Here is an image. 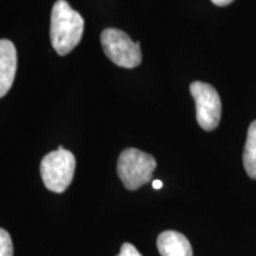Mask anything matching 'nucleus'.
I'll return each mask as SVG.
<instances>
[{"label": "nucleus", "instance_id": "nucleus-9", "mask_svg": "<svg viewBox=\"0 0 256 256\" xmlns=\"http://www.w3.org/2000/svg\"><path fill=\"white\" fill-rule=\"evenodd\" d=\"M0 256H14V243L10 234L0 228Z\"/></svg>", "mask_w": 256, "mask_h": 256}, {"label": "nucleus", "instance_id": "nucleus-7", "mask_svg": "<svg viewBox=\"0 0 256 256\" xmlns=\"http://www.w3.org/2000/svg\"><path fill=\"white\" fill-rule=\"evenodd\" d=\"M156 247L162 256H192V247L183 234L168 230L156 240Z\"/></svg>", "mask_w": 256, "mask_h": 256}, {"label": "nucleus", "instance_id": "nucleus-5", "mask_svg": "<svg viewBox=\"0 0 256 256\" xmlns=\"http://www.w3.org/2000/svg\"><path fill=\"white\" fill-rule=\"evenodd\" d=\"M190 92L196 104L197 122L204 130H214L220 124L222 104L218 92L209 83L192 82Z\"/></svg>", "mask_w": 256, "mask_h": 256}, {"label": "nucleus", "instance_id": "nucleus-12", "mask_svg": "<svg viewBox=\"0 0 256 256\" xmlns=\"http://www.w3.org/2000/svg\"><path fill=\"white\" fill-rule=\"evenodd\" d=\"M153 188H156V190H159V188H162V183L160 180H153Z\"/></svg>", "mask_w": 256, "mask_h": 256}, {"label": "nucleus", "instance_id": "nucleus-8", "mask_svg": "<svg viewBox=\"0 0 256 256\" xmlns=\"http://www.w3.org/2000/svg\"><path fill=\"white\" fill-rule=\"evenodd\" d=\"M243 166L252 179H256V120L249 126L243 152Z\"/></svg>", "mask_w": 256, "mask_h": 256}, {"label": "nucleus", "instance_id": "nucleus-1", "mask_svg": "<svg viewBox=\"0 0 256 256\" xmlns=\"http://www.w3.org/2000/svg\"><path fill=\"white\" fill-rule=\"evenodd\" d=\"M84 30L82 16L66 0H57L51 11L50 40L54 50L66 56L78 46Z\"/></svg>", "mask_w": 256, "mask_h": 256}, {"label": "nucleus", "instance_id": "nucleus-3", "mask_svg": "<svg viewBox=\"0 0 256 256\" xmlns=\"http://www.w3.org/2000/svg\"><path fill=\"white\" fill-rule=\"evenodd\" d=\"M76 160L70 151L62 146L44 156L40 162L42 180L48 190L62 194L72 184L75 174Z\"/></svg>", "mask_w": 256, "mask_h": 256}, {"label": "nucleus", "instance_id": "nucleus-6", "mask_svg": "<svg viewBox=\"0 0 256 256\" xmlns=\"http://www.w3.org/2000/svg\"><path fill=\"white\" fill-rule=\"evenodd\" d=\"M17 72V50L8 40H0V98L14 84Z\"/></svg>", "mask_w": 256, "mask_h": 256}, {"label": "nucleus", "instance_id": "nucleus-2", "mask_svg": "<svg viewBox=\"0 0 256 256\" xmlns=\"http://www.w3.org/2000/svg\"><path fill=\"white\" fill-rule=\"evenodd\" d=\"M156 162L151 154L136 148H126L118 159V176L127 190L134 191L152 180Z\"/></svg>", "mask_w": 256, "mask_h": 256}, {"label": "nucleus", "instance_id": "nucleus-10", "mask_svg": "<svg viewBox=\"0 0 256 256\" xmlns=\"http://www.w3.org/2000/svg\"><path fill=\"white\" fill-rule=\"evenodd\" d=\"M118 256H142L139 252L136 250V248L134 247L130 243H124L122 247H121L120 254Z\"/></svg>", "mask_w": 256, "mask_h": 256}, {"label": "nucleus", "instance_id": "nucleus-4", "mask_svg": "<svg viewBox=\"0 0 256 256\" xmlns=\"http://www.w3.org/2000/svg\"><path fill=\"white\" fill-rule=\"evenodd\" d=\"M101 44L106 56L121 68L132 69L142 63L139 42H133L119 28H106L101 34Z\"/></svg>", "mask_w": 256, "mask_h": 256}, {"label": "nucleus", "instance_id": "nucleus-11", "mask_svg": "<svg viewBox=\"0 0 256 256\" xmlns=\"http://www.w3.org/2000/svg\"><path fill=\"white\" fill-rule=\"evenodd\" d=\"M212 4H215L217 6H226L229 4H232L234 0H211Z\"/></svg>", "mask_w": 256, "mask_h": 256}]
</instances>
